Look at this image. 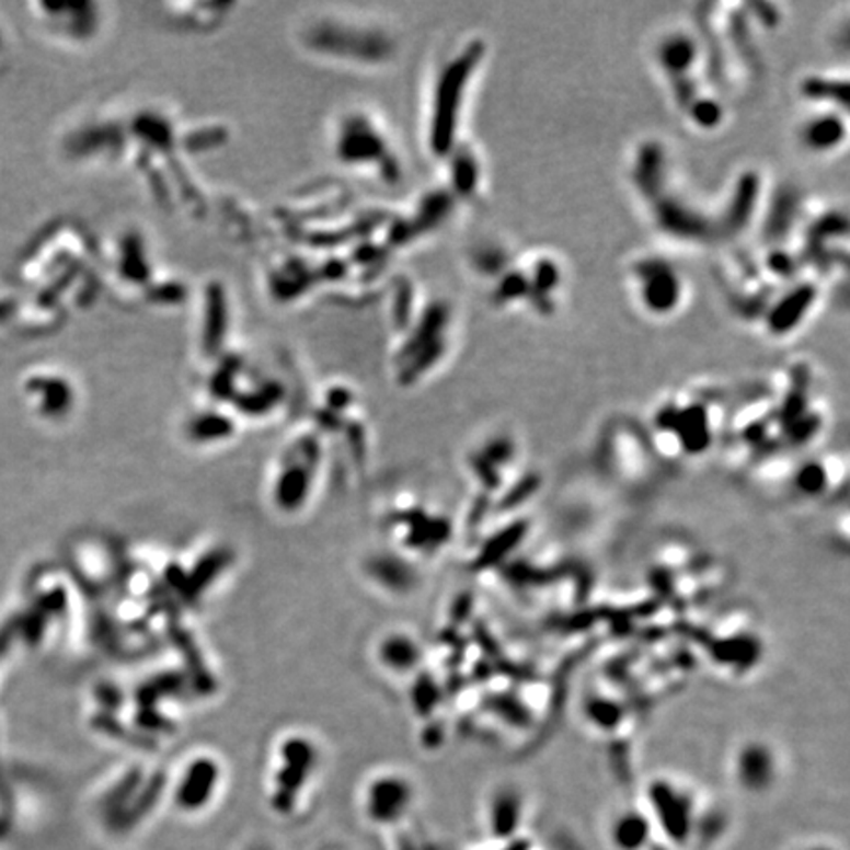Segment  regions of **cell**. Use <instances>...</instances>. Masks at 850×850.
<instances>
[{"mask_svg":"<svg viewBox=\"0 0 850 850\" xmlns=\"http://www.w3.org/2000/svg\"><path fill=\"white\" fill-rule=\"evenodd\" d=\"M652 202L654 219L659 231L686 242H709L719 234V222L707 219L703 213L681 202L676 195L657 194Z\"/></svg>","mask_w":850,"mask_h":850,"instance_id":"3","label":"cell"},{"mask_svg":"<svg viewBox=\"0 0 850 850\" xmlns=\"http://www.w3.org/2000/svg\"><path fill=\"white\" fill-rule=\"evenodd\" d=\"M827 486V469L819 463H805L797 473V491L807 496H819Z\"/></svg>","mask_w":850,"mask_h":850,"instance_id":"14","label":"cell"},{"mask_svg":"<svg viewBox=\"0 0 850 850\" xmlns=\"http://www.w3.org/2000/svg\"><path fill=\"white\" fill-rule=\"evenodd\" d=\"M758 194H760L758 175L744 174L731 195V202L726 205L725 217L721 221L723 232L735 234V232H743L750 225L758 204Z\"/></svg>","mask_w":850,"mask_h":850,"instance_id":"8","label":"cell"},{"mask_svg":"<svg viewBox=\"0 0 850 850\" xmlns=\"http://www.w3.org/2000/svg\"><path fill=\"white\" fill-rule=\"evenodd\" d=\"M612 837L620 849L638 850L647 841V819L640 813L620 815L612 825Z\"/></svg>","mask_w":850,"mask_h":850,"instance_id":"11","label":"cell"},{"mask_svg":"<svg viewBox=\"0 0 850 850\" xmlns=\"http://www.w3.org/2000/svg\"><path fill=\"white\" fill-rule=\"evenodd\" d=\"M638 300L642 308L656 318H667L684 300V280L671 262L644 256L632 264Z\"/></svg>","mask_w":850,"mask_h":850,"instance_id":"2","label":"cell"},{"mask_svg":"<svg viewBox=\"0 0 850 850\" xmlns=\"http://www.w3.org/2000/svg\"><path fill=\"white\" fill-rule=\"evenodd\" d=\"M455 192L473 197L479 192V180H481V170L479 162L471 152H463L453 162Z\"/></svg>","mask_w":850,"mask_h":850,"instance_id":"12","label":"cell"},{"mask_svg":"<svg viewBox=\"0 0 850 850\" xmlns=\"http://www.w3.org/2000/svg\"><path fill=\"white\" fill-rule=\"evenodd\" d=\"M797 205L800 202L792 194H785L776 202L773 213L766 222V239L773 242H782L785 232L790 234L797 219Z\"/></svg>","mask_w":850,"mask_h":850,"instance_id":"10","label":"cell"},{"mask_svg":"<svg viewBox=\"0 0 850 850\" xmlns=\"http://www.w3.org/2000/svg\"><path fill=\"white\" fill-rule=\"evenodd\" d=\"M802 97L813 103L832 105L835 111L847 113L849 106V83L847 79L825 78V76H812L802 81Z\"/></svg>","mask_w":850,"mask_h":850,"instance_id":"9","label":"cell"},{"mask_svg":"<svg viewBox=\"0 0 850 850\" xmlns=\"http://www.w3.org/2000/svg\"><path fill=\"white\" fill-rule=\"evenodd\" d=\"M686 113L691 118L693 125L699 126V128H705V130L716 128L725 118L723 106L719 105V101H715L713 97H705V95H699L691 105L687 106Z\"/></svg>","mask_w":850,"mask_h":850,"instance_id":"13","label":"cell"},{"mask_svg":"<svg viewBox=\"0 0 850 850\" xmlns=\"http://www.w3.org/2000/svg\"><path fill=\"white\" fill-rule=\"evenodd\" d=\"M483 42L473 39L463 51L451 59L444 69L435 91L434 118H432V148L435 154L444 156L453 148L455 130L459 125L464 93L469 89L474 71L484 58Z\"/></svg>","mask_w":850,"mask_h":850,"instance_id":"1","label":"cell"},{"mask_svg":"<svg viewBox=\"0 0 850 850\" xmlns=\"http://www.w3.org/2000/svg\"><path fill=\"white\" fill-rule=\"evenodd\" d=\"M731 768L735 782L744 792L762 793L776 782L780 773V758L772 744L762 738H746L736 746Z\"/></svg>","mask_w":850,"mask_h":850,"instance_id":"4","label":"cell"},{"mask_svg":"<svg viewBox=\"0 0 850 850\" xmlns=\"http://www.w3.org/2000/svg\"><path fill=\"white\" fill-rule=\"evenodd\" d=\"M819 290L815 284L803 282L793 286L783 298L773 301L766 310V325L772 335H788L793 329L800 328L803 319L813 310Z\"/></svg>","mask_w":850,"mask_h":850,"instance_id":"5","label":"cell"},{"mask_svg":"<svg viewBox=\"0 0 850 850\" xmlns=\"http://www.w3.org/2000/svg\"><path fill=\"white\" fill-rule=\"evenodd\" d=\"M805 850H831V849H825V847H812V849H805Z\"/></svg>","mask_w":850,"mask_h":850,"instance_id":"15","label":"cell"},{"mask_svg":"<svg viewBox=\"0 0 850 850\" xmlns=\"http://www.w3.org/2000/svg\"><path fill=\"white\" fill-rule=\"evenodd\" d=\"M656 58L669 83L696 79L691 78V73L699 59V44L687 32H674L657 44Z\"/></svg>","mask_w":850,"mask_h":850,"instance_id":"6","label":"cell"},{"mask_svg":"<svg viewBox=\"0 0 850 850\" xmlns=\"http://www.w3.org/2000/svg\"><path fill=\"white\" fill-rule=\"evenodd\" d=\"M802 145L815 154H827L837 150L847 138V120L841 111H827L823 115L813 116L803 125Z\"/></svg>","mask_w":850,"mask_h":850,"instance_id":"7","label":"cell"}]
</instances>
